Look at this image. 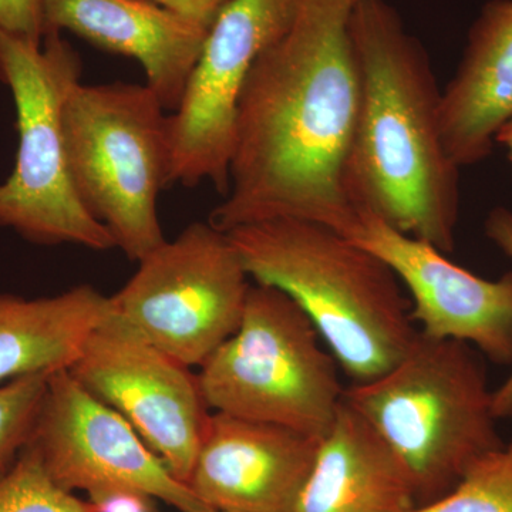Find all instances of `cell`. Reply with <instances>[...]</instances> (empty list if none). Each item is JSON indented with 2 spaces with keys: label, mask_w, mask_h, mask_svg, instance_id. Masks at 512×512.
<instances>
[{
  "label": "cell",
  "mask_w": 512,
  "mask_h": 512,
  "mask_svg": "<svg viewBox=\"0 0 512 512\" xmlns=\"http://www.w3.org/2000/svg\"><path fill=\"white\" fill-rule=\"evenodd\" d=\"M147 2L171 10L202 28L210 29L229 0H147Z\"/></svg>",
  "instance_id": "obj_24"
},
{
  "label": "cell",
  "mask_w": 512,
  "mask_h": 512,
  "mask_svg": "<svg viewBox=\"0 0 512 512\" xmlns=\"http://www.w3.org/2000/svg\"><path fill=\"white\" fill-rule=\"evenodd\" d=\"M417 508L402 463L362 417L342 402L320 440L292 512H410Z\"/></svg>",
  "instance_id": "obj_16"
},
{
  "label": "cell",
  "mask_w": 512,
  "mask_h": 512,
  "mask_svg": "<svg viewBox=\"0 0 512 512\" xmlns=\"http://www.w3.org/2000/svg\"><path fill=\"white\" fill-rule=\"evenodd\" d=\"M319 443L278 424L212 412L187 484L218 512H292Z\"/></svg>",
  "instance_id": "obj_13"
},
{
  "label": "cell",
  "mask_w": 512,
  "mask_h": 512,
  "mask_svg": "<svg viewBox=\"0 0 512 512\" xmlns=\"http://www.w3.org/2000/svg\"><path fill=\"white\" fill-rule=\"evenodd\" d=\"M512 119V0H488L470 30L456 73L441 94L448 156L468 167L491 156Z\"/></svg>",
  "instance_id": "obj_15"
},
{
  "label": "cell",
  "mask_w": 512,
  "mask_h": 512,
  "mask_svg": "<svg viewBox=\"0 0 512 512\" xmlns=\"http://www.w3.org/2000/svg\"><path fill=\"white\" fill-rule=\"evenodd\" d=\"M318 330L284 292L252 282L237 332L198 373L212 412L264 421L322 440L343 389L338 362Z\"/></svg>",
  "instance_id": "obj_7"
},
{
  "label": "cell",
  "mask_w": 512,
  "mask_h": 512,
  "mask_svg": "<svg viewBox=\"0 0 512 512\" xmlns=\"http://www.w3.org/2000/svg\"><path fill=\"white\" fill-rule=\"evenodd\" d=\"M484 359L468 343L419 332L392 369L343 393L402 463L417 507L446 497L504 446Z\"/></svg>",
  "instance_id": "obj_4"
},
{
  "label": "cell",
  "mask_w": 512,
  "mask_h": 512,
  "mask_svg": "<svg viewBox=\"0 0 512 512\" xmlns=\"http://www.w3.org/2000/svg\"><path fill=\"white\" fill-rule=\"evenodd\" d=\"M45 0H0V29L33 42L45 39Z\"/></svg>",
  "instance_id": "obj_22"
},
{
  "label": "cell",
  "mask_w": 512,
  "mask_h": 512,
  "mask_svg": "<svg viewBox=\"0 0 512 512\" xmlns=\"http://www.w3.org/2000/svg\"><path fill=\"white\" fill-rule=\"evenodd\" d=\"M255 284L288 295L355 383L392 369L419 330L412 303L382 259L335 229L272 220L227 232Z\"/></svg>",
  "instance_id": "obj_3"
},
{
  "label": "cell",
  "mask_w": 512,
  "mask_h": 512,
  "mask_svg": "<svg viewBox=\"0 0 512 512\" xmlns=\"http://www.w3.org/2000/svg\"><path fill=\"white\" fill-rule=\"evenodd\" d=\"M28 446L66 490L140 491L175 510H205L190 487L116 410L94 397L69 370L52 373Z\"/></svg>",
  "instance_id": "obj_11"
},
{
  "label": "cell",
  "mask_w": 512,
  "mask_h": 512,
  "mask_svg": "<svg viewBox=\"0 0 512 512\" xmlns=\"http://www.w3.org/2000/svg\"><path fill=\"white\" fill-rule=\"evenodd\" d=\"M93 512H157V500L140 491L117 490L100 491L87 495Z\"/></svg>",
  "instance_id": "obj_23"
},
{
  "label": "cell",
  "mask_w": 512,
  "mask_h": 512,
  "mask_svg": "<svg viewBox=\"0 0 512 512\" xmlns=\"http://www.w3.org/2000/svg\"><path fill=\"white\" fill-rule=\"evenodd\" d=\"M190 369L148 342L113 309L69 372L120 413L187 484L210 417L198 376Z\"/></svg>",
  "instance_id": "obj_10"
},
{
  "label": "cell",
  "mask_w": 512,
  "mask_h": 512,
  "mask_svg": "<svg viewBox=\"0 0 512 512\" xmlns=\"http://www.w3.org/2000/svg\"><path fill=\"white\" fill-rule=\"evenodd\" d=\"M80 77V56L60 33L39 43L0 29V82L12 93L19 136L15 167L0 184V227L33 244L103 252L116 245L80 200L64 144V104Z\"/></svg>",
  "instance_id": "obj_6"
},
{
  "label": "cell",
  "mask_w": 512,
  "mask_h": 512,
  "mask_svg": "<svg viewBox=\"0 0 512 512\" xmlns=\"http://www.w3.org/2000/svg\"><path fill=\"white\" fill-rule=\"evenodd\" d=\"M410 512H512V440L477 461L446 497Z\"/></svg>",
  "instance_id": "obj_19"
},
{
  "label": "cell",
  "mask_w": 512,
  "mask_h": 512,
  "mask_svg": "<svg viewBox=\"0 0 512 512\" xmlns=\"http://www.w3.org/2000/svg\"><path fill=\"white\" fill-rule=\"evenodd\" d=\"M168 116L146 84L79 83L64 104L74 188L134 262L165 242L158 197L170 185Z\"/></svg>",
  "instance_id": "obj_5"
},
{
  "label": "cell",
  "mask_w": 512,
  "mask_h": 512,
  "mask_svg": "<svg viewBox=\"0 0 512 512\" xmlns=\"http://www.w3.org/2000/svg\"><path fill=\"white\" fill-rule=\"evenodd\" d=\"M295 6L296 0H229L214 20L183 99L168 116L170 185L210 181L227 192L242 90Z\"/></svg>",
  "instance_id": "obj_9"
},
{
  "label": "cell",
  "mask_w": 512,
  "mask_h": 512,
  "mask_svg": "<svg viewBox=\"0 0 512 512\" xmlns=\"http://www.w3.org/2000/svg\"><path fill=\"white\" fill-rule=\"evenodd\" d=\"M137 264L110 299L114 312L156 348L185 366H201L237 332L252 284L227 232L194 222Z\"/></svg>",
  "instance_id": "obj_8"
},
{
  "label": "cell",
  "mask_w": 512,
  "mask_h": 512,
  "mask_svg": "<svg viewBox=\"0 0 512 512\" xmlns=\"http://www.w3.org/2000/svg\"><path fill=\"white\" fill-rule=\"evenodd\" d=\"M360 0H296L288 28L256 59L239 99L224 200L210 222L229 232L272 220L348 237L359 212L346 190L359 67L350 19Z\"/></svg>",
  "instance_id": "obj_1"
},
{
  "label": "cell",
  "mask_w": 512,
  "mask_h": 512,
  "mask_svg": "<svg viewBox=\"0 0 512 512\" xmlns=\"http://www.w3.org/2000/svg\"><path fill=\"white\" fill-rule=\"evenodd\" d=\"M49 376H25L0 384V478L32 439Z\"/></svg>",
  "instance_id": "obj_20"
},
{
  "label": "cell",
  "mask_w": 512,
  "mask_h": 512,
  "mask_svg": "<svg viewBox=\"0 0 512 512\" xmlns=\"http://www.w3.org/2000/svg\"><path fill=\"white\" fill-rule=\"evenodd\" d=\"M157 512H160V511H157ZM177 512H218V511L211 510V508H205V510H195V511H180V510H177Z\"/></svg>",
  "instance_id": "obj_26"
},
{
  "label": "cell",
  "mask_w": 512,
  "mask_h": 512,
  "mask_svg": "<svg viewBox=\"0 0 512 512\" xmlns=\"http://www.w3.org/2000/svg\"><path fill=\"white\" fill-rule=\"evenodd\" d=\"M0 512H93L92 504L57 484L29 446L0 478Z\"/></svg>",
  "instance_id": "obj_18"
},
{
  "label": "cell",
  "mask_w": 512,
  "mask_h": 512,
  "mask_svg": "<svg viewBox=\"0 0 512 512\" xmlns=\"http://www.w3.org/2000/svg\"><path fill=\"white\" fill-rule=\"evenodd\" d=\"M495 144H500L507 150L508 163H510L512 170V119L500 128L497 136H495Z\"/></svg>",
  "instance_id": "obj_25"
},
{
  "label": "cell",
  "mask_w": 512,
  "mask_h": 512,
  "mask_svg": "<svg viewBox=\"0 0 512 512\" xmlns=\"http://www.w3.org/2000/svg\"><path fill=\"white\" fill-rule=\"evenodd\" d=\"M359 110L346 165L356 211L443 254L456 248L460 167L444 146L430 57L387 0H360L350 19Z\"/></svg>",
  "instance_id": "obj_2"
},
{
  "label": "cell",
  "mask_w": 512,
  "mask_h": 512,
  "mask_svg": "<svg viewBox=\"0 0 512 512\" xmlns=\"http://www.w3.org/2000/svg\"><path fill=\"white\" fill-rule=\"evenodd\" d=\"M111 312L92 285L35 299L0 292V384L69 370Z\"/></svg>",
  "instance_id": "obj_17"
},
{
  "label": "cell",
  "mask_w": 512,
  "mask_h": 512,
  "mask_svg": "<svg viewBox=\"0 0 512 512\" xmlns=\"http://www.w3.org/2000/svg\"><path fill=\"white\" fill-rule=\"evenodd\" d=\"M487 238L512 259V211L510 208L495 207L488 212L484 221ZM493 412L497 419L511 417L512 414V370L504 383L493 392Z\"/></svg>",
  "instance_id": "obj_21"
},
{
  "label": "cell",
  "mask_w": 512,
  "mask_h": 512,
  "mask_svg": "<svg viewBox=\"0 0 512 512\" xmlns=\"http://www.w3.org/2000/svg\"><path fill=\"white\" fill-rule=\"evenodd\" d=\"M348 238L382 259L409 291L420 333L460 340L495 365L512 366V272L481 278L365 211Z\"/></svg>",
  "instance_id": "obj_12"
},
{
  "label": "cell",
  "mask_w": 512,
  "mask_h": 512,
  "mask_svg": "<svg viewBox=\"0 0 512 512\" xmlns=\"http://www.w3.org/2000/svg\"><path fill=\"white\" fill-rule=\"evenodd\" d=\"M45 36L73 33L99 49L137 60L164 109L173 113L208 30L147 0H45Z\"/></svg>",
  "instance_id": "obj_14"
}]
</instances>
